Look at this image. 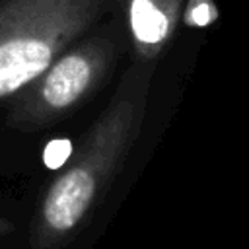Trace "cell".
I'll return each mask as SVG.
<instances>
[{"label":"cell","instance_id":"obj_2","mask_svg":"<svg viewBox=\"0 0 249 249\" xmlns=\"http://www.w3.org/2000/svg\"><path fill=\"white\" fill-rule=\"evenodd\" d=\"M111 0H0V101L43 74Z\"/></svg>","mask_w":249,"mask_h":249},{"label":"cell","instance_id":"obj_1","mask_svg":"<svg viewBox=\"0 0 249 249\" xmlns=\"http://www.w3.org/2000/svg\"><path fill=\"white\" fill-rule=\"evenodd\" d=\"M150 70L136 66L51 181L31 226L33 249H62L89 222L130 154L146 113Z\"/></svg>","mask_w":249,"mask_h":249},{"label":"cell","instance_id":"obj_5","mask_svg":"<svg viewBox=\"0 0 249 249\" xmlns=\"http://www.w3.org/2000/svg\"><path fill=\"white\" fill-rule=\"evenodd\" d=\"M216 18H218V12L212 0H187L183 21L189 27H206Z\"/></svg>","mask_w":249,"mask_h":249},{"label":"cell","instance_id":"obj_3","mask_svg":"<svg viewBox=\"0 0 249 249\" xmlns=\"http://www.w3.org/2000/svg\"><path fill=\"white\" fill-rule=\"evenodd\" d=\"M113 62L115 49L103 39L70 45L43 74L14 95L8 124L25 132L53 126L103 84Z\"/></svg>","mask_w":249,"mask_h":249},{"label":"cell","instance_id":"obj_4","mask_svg":"<svg viewBox=\"0 0 249 249\" xmlns=\"http://www.w3.org/2000/svg\"><path fill=\"white\" fill-rule=\"evenodd\" d=\"M128 29L138 64H152L169 45L183 0H124Z\"/></svg>","mask_w":249,"mask_h":249}]
</instances>
